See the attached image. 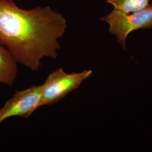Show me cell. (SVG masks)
I'll return each instance as SVG.
<instances>
[{
  "instance_id": "cell-1",
  "label": "cell",
  "mask_w": 152,
  "mask_h": 152,
  "mask_svg": "<svg viewBox=\"0 0 152 152\" xmlns=\"http://www.w3.org/2000/svg\"><path fill=\"white\" fill-rule=\"evenodd\" d=\"M66 27L65 18L49 6L24 10L14 0H0V43L31 71L45 58H57Z\"/></svg>"
},
{
  "instance_id": "cell-2",
  "label": "cell",
  "mask_w": 152,
  "mask_h": 152,
  "mask_svg": "<svg viewBox=\"0 0 152 152\" xmlns=\"http://www.w3.org/2000/svg\"><path fill=\"white\" fill-rule=\"evenodd\" d=\"M109 25V32L117 38L119 44L126 50V41L129 34L140 29L152 28V5L132 14H125L113 10L100 19Z\"/></svg>"
},
{
  "instance_id": "cell-3",
  "label": "cell",
  "mask_w": 152,
  "mask_h": 152,
  "mask_svg": "<svg viewBox=\"0 0 152 152\" xmlns=\"http://www.w3.org/2000/svg\"><path fill=\"white\" fill-rule=\"evenodd\" d=\"M92 74L91 70L68 73L58 68L46 78L42 86V106L54 104L65 97Z\"/></svg>"
},
{
  "instance_id": "cell-4",
  "label": "cell",
  "mask_w": 152,
  "mask_h": 152,
  "mask_svg": "<svg viewBox=\"0 0 152 152\" xmlns=\"http://www.w3.org/2000/svg\"><path fill=\"white\" fill-rule=\"evenodd\" d=\"M42 106V86H32L25 90L16 91L0 109V124L11 117L28 118Z\"/></svg>"
},
{
  "instance_id": "cell-5",
  "label": "cell",
  "mask_w": 152,
  "mask_h": 152,
  "mask_svg": "<svg viewBox=\"0 0 152 152\" xmlns=\"http://www.w3.org/2000/svg\"><path fill=\"white\" fill-rule=\"evenodd\" d=\"M17 61L5 46L0 43V83L12 86L17 76Z\"/></svg>"
},
{
  "instance_id": "cell-6",
  "label": "cell",
  "mask_w": 152,
  "mask_h": 152,
  "mask_svg": "<svg viewBox=\"0 0 152 152\" xmlns=\"http://www.w3.org/2000/svg\"><path fill=\"white\" fill-rule=\"evenodd\" d=\"M149 0H107L114 9L125 14L141 10L149 5Z\"/></svg>"
}]
</instances>
